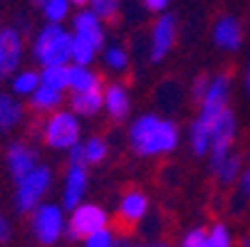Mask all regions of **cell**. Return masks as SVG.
I'll return each instance as SVG.
<instances>
[{
  "label": "cell",
  "instance_id": "cell-40",
  "mask_svg": "<svg viewBox=\"0 0 250 247\" xmlns=\"http://www.w3.org/2000/svg\"><path fill=\"white\" fill-rule=\"evenodd\" d=\"M245 84H248V94H250V67H248V82Z\"/></svg>",
  "mask_w": 250,
  "mask_h": 247
},
{
  "label": "cell",
  "instance_id": "cell-3",
  "mask_svg": "<svg viewBox=\"0 0 250 247\" xmlns=\"http://www.w3.org/2000/svg\"><path fill=\"white\" fill-rule=\"evenodd\" d=\"M38 133L42 138V144L47 149H55V151H69L75 144H80V119L75 112H52V114H45L40 126H38Z\"/></svg>",
  "mask_w": 250,
  "mask_h": 247
},
{
  "label": "cell",
  "instance_id": "cell-7",
  "mask_svg": "<svg viewBox=\"0 0 250 247\" xmlns=\"http://www.w3.org/2000/svg\"><path fill=\"white\" fill-rule=\"evenodd\" d=\"M233 141H235V116L226 107V109H221L216 121H213V133H210V171H216L226 161V156L233 149Z\"/></svg>",
  "mask_w": 250,
  "mask_h": 247
},
{
  "label": "cell",
  "instance_id": "cell-6",
  "mask_svg": "<svg viewBox=\"0 0 250 247\" xmlns=\"http://www.w3.org/2000/svg\"><path fill=\"white\" fill-rule=\"evenodd\" d=\"M25 57V32L15 25H3L0 30V79H8L22 67Z\"/></svg>",
  "mask_w": 250,
  "mask_h": 247
},
{
  "label": "cell",
  "instance_id": "cell-32",
  "mask_svg": "<svg viewBox=\"0 0 250 247\" xmlns=\"http://www.w3.org/2000/svg\"><path fill=\"white\" fill-rule=\"evenodd\" d=\"M206 235H208L206 228H196V230H191V232L184 237V247H201L203 240H206Z\"/></svg>",
  "mask_w": 250,
  "mask_h": 247
},
{
  "label": "cell",
  "instance_id": "cell-38",
  "mask_svg": "<svg viewBox=\"0 0 250 247\" xmlns=\"http://www.w3.org/2000/svg\"><path fill=\"white\" fill-rule=\"evenodd\" d=\"M240 247H250V235H245V237L240 240Z\"/></svg>",
  "mask_w": 250,
  "mask_h": 247
},
{
  "label": "cell",
  "instance_id": "cell-5",
  "mask_svg": "<svg viewBox=\"0 0 250 247\" xmlns=\"http://www.w3.org/2000/svg\"><path fill=\"white\" fill-rule=\"evenodd\" d=\"M64 208L55 203H40L30 213V232L42 247H52L64 235Z\"/></svg>",
  "mask_w": 250,
  "mask_h": 247
},
{
  "label": "cell",
  "instance_id": "cell-41",
  "mask_svg": "<svg viewBox=\"0 0 250 247\" xmlns=\"http://www.w3.org/2000/svg\"><path fill=\"white\" fill-rule=\"evenodd\" d=\"M0 30H3V22H0Z\"/></svg>",
  "mask_w": 250,
  "mask_h": 247
},
{
  "label": "cell",
  "instance_id": "cell-34",
  "mask_svg": "<svg viewBox=\"0 0 250 247\" xmlns=\"http://www.w3.org/2000/svg\"><path fill=\"white\" fill-rule=\"evenodd\" d=\"M10 237H13V225H10L5 213H0V245L10 242Z\"/></svg>",
  "mask_w": 250,
  "mask_h": 247
},
{
  "label": "cell",
  "instance_id": "cell-21",
  "mask_svg": "<svg viewBox=\"0 0 250 247\" xmlns=\"http://www.w3.org/2000/svg\"><path fill=\"white\" fill-rule=\"evenodd\" d=\"M228 94H230V77L228 75L213 77L201 99V107H228Z\"/></svg>",
  "mask_w": 250,
  "mask_h": 247
},
{
  "label": "cell",
  "instance_id": "cell-22",
  "mask_svg": "<svg viewBox=\"0 0 250 247\" xmlns=\"http://www.w3.org/2000/svg\"><path fill=\"white\" fill-rule=\"evenodd\" d=\"M32 5L35 10H40L45 22H57V25H62L69 18V8H72L69 0H32Z\"/></svg>",
  "mask_w": 250,
  "mask_h": 247
},
{
  "label": "cell",
  "instance_id": "cell-16",
  "mask_svg": "<svg viewBox=\"0 0 250 247\" xmlns=\"http://www.w3.org/2000/svg\"><path fill=\"white\" fill-rule=\"evenodd\" d=\"M146 208H149V200H146L144 193H139V190H126L124 193V198L119 203V218L126 225V230L146 215Z\"/></svg>",
  "mask_w": 250,
  "mask_h": 247
},
{
  "label": "cell",
  "instance_id": "cell-19",
  "mask_svg": "<svg viewBox=\"0 0 250 247\" xmlns=\"http://www.w3.org/2000/svg\"><path fill=\"white\" fill-rule=\"evenodd\" d=\"M104 104V94L99 89H89V92H75L69 99V107L77 116H94Z\"/></svg>",
  "mask_w": 250,
  "mask_h": 247
},
{
  "label": "cell",
  "instance_id": "cell-9",
  "mask_svg": "<svg viewBox=\"0 0 250 247\" xmlns=\"http://www.w3.org/2000/svg\"><path fill=\"white\" fill-rule=\"evenodd\" d=\"M5 166L13 181H20L22 175H27L32 168L40 166L38 151H35L27 141H13L5 149Z\"/></svg>",
  "mask_w": 250,
  "mask_h": 247
},
{
  "label": "cell",
  "instance_id": "cell-14",
  "mask_svg": "<svg viewBox=\"0 0 250 247\" xmlns=\"http://www.w3.org/2000/svg\"><path fill=\"white\" fill-rule=\"evenodd\" d=\"M72 35H77V38L92 42L97 50H102L104 45V27H102V20L92 13V10H80L75 18H72Z\"/></svg>",
  "mask_w": 250,
  "mask_h": 247
},
{
  "label": "cell",
  "instance_id": "cell-24",
  "mask_svg": "<svg viewBox=\"0 0 250 247\" xmlns=\"http://www.w3.org/2000/svg\"><path fill=\"white\" fill-rule=\"evenodd\" d=\"M40 82L52 87V89H69V64H60V67H42L40 69Z\"/></svg>",
  "mask_w": 250,
  "mask_h": 247
},
{
  "label": "cell",
  "instance_id": "cell-17",
  "mask_svg": "<svg viewBox=\"0 0 250 247\" xmlns=\"http://www.w3.org/2000/svg\"><path fill=\"white\" fill-rule=\"evenodd\" d=\"M27 101H30V109L35 114H42L45 116V114H52V112H57L62 107L64 96H62L60 89H52V87H47V84L40 82V87L27 96Z\"/></svg>",
  "mask_w": 250,
  "mask_h": 247
},
{
  "label": "cell",
  "instance_id": "cell-23",
  "mask_svg": "<svg viewBox=\"0 0 250 247\" xmlns=\"http://www.w3.org/2000/svg\"><path fill=\"white\" fill-rule=\"evenodd\" d=\"M99 77L87 69L84 64H69V89L72 92H89V89H99Z\"/></svg>",
  "mask_w": 250,
  "mask_h": 247
},
{
  "label": "cell",
  "instance_id": "cell-1",
  "mask_svg": "<svg viewBox=\"0 0 250 247\" xmlns=\"http://www.w3.org/2000/svg\"><path fill=\"white\" fill-rule=\"evenodd\" d=\"M129 144L139 156H161L178 146V126L154 114L139 116L129 129Z\"/></svg>",
  "mask_w": 250,
  "mask_h": 247
},
{
  "label": "cell",
  "instance_id": "cell-42",
  "mask_svg": "<svg viewBox=\"0 0 250 247\" xmlns=\"http://www.w3.org/2000/svg\"><path fill=\"white\" fill-rule=\"evenodd\" d=\"M154 247H161V245H154Z\"/></svg>",
  "mask_w": 250,
  "mask_h": 247
},
{
  "label": "cell",
  "instance_id": "cell-39",
  "mask_svg": "<svg viewBox=\"0 0 250 247\" xmlns=\"http://www.w3.org/2000/svg\"><path fill=\"white\" fill-rule=\"evenodd\" d=\"M69 3H72V5H87L89 0H69Z\"/></svg>",
  "mask_w": 250,
  "mask_h": 247
},
{
  "label": "cell",
  "instance_id": "cell-36",
  "mask_svg": "<svg viewBox=\"0 0 250 247\" xmlns=\"http://www.w3.org/2000/svg\"><path fill=\"white\" fill-rule=\"evenodd\" d=\"M168 3H171V0H144V8L149 13H164L168 8Z\"/></svg>",
  "mask_w": 250,
  "mask_h": 247
},
{
  "label": "cell",
  "instance_id": "cell-10",
  "mask_svg": "<svg viewBox=\"0 0 250 247\" xmlns=\"http://www.w3.org/2000/svg\"><path fill=\"white\" fill-rule=\"evenodd\" d=\"M226 107H201L198 119L191 124V149L196 156H206L210 151V133H213V121Z\"/></svg>",
  "mask_w": 250,
  "mask_h": 247
},
{
  "label": "cell",
  "instance_id": "cell-28",
  "mask_svg": "<svg viewBox=\"0 0 250 247\" xmlns=\"http://www.w3.org/2000/svg\"><path fill=\"white\" fill-rule=\"evenodd\" d=\"M106 158V141L104 138H89L84 141V161L87 163H102Z\"/></svg>",
  "mask_w": 250,
  "mask_h": 247
},
{
  "label": "cell",
  "instance_id": "cell-30",
  "mask_svg": "<svg viewBox=\"0 0 250 247\" xmlns=\"http://www.w3.org/2000/svg\"><path fill=\"white\" fill-rule=\"evenodd\" d=\"M104 62H106V67H112V69H117V72H122V69H126V64H129L126 50H122L119 45H112L109 50H106V55H104Z\"/></svg>",
  "mask_w": 250,
  "mask_h": 247
},
{
  "label": "cell",
  "instance_id": "cell-15",
  "mask_svg": "<svg viewBox=\"0 0 250 247\" xmlns=\"http://www.w3.org/2000/svg\"><path fill=\"white\" fill-rule=\"evenodd\" d=\"M213 42H216L221 50H228V52L238 50L240 42H243L240 22H238L235 18H230V15H223V18L216 22V27H213Z\"/></svg>",
  "mask_w": 250,
  "mask_h": 247
},
{
  "label": "cell",
  "instance_id": "cell-33",
  "mask_svg": "<svg viewBox=\"0 0 250 247\" xmlns=\"http://www.w3.org/2000/svg\"><path fill=\"white\" fill-rule=\"evenodd\" d=\"M208 84H210V77H206V75H201V77L193 82V87H191L193 92H191V94H193V99H196V101H201V99H203V94H206Z\"/></svg>",
  "mask_w": 250,
  "mask_h": 247
},
{
  "label": "cell",
  "instance_id": "cell-43",
  "mask_svg": "<svg viewBox=\"0 0 250 247\" xmlns=\"http://www.w3.org/2000/svg\"><path fill=\"white\" fill-rule=\"evenodd\" d=\"M119 247H126V245H119Z\"/></svg>",
  "mask_w": 250,
  "mask_h": 247
},
{
  "label": "cell",
  "instance_id": "cell-37",
  "mask_svg": "<svg viewBox=\"0 0 250 247\" xmlns=\"http://www.w3.org/2000/svg\"><path fill=\"white\" fill-rule=\"evenodd\" d=\"M240 193H243V198H250V168L243 173V178H240Z\"/></svg>",
  "mask_w": 250,
  "mask_h": 247
},
{
  "label": "cell",
  "instance_id": "cell-26",
  "mask_svg": "<svg viewBox=\"0 0 250 247\" xmlns=\"http://www.w3.org/2000/svg\"><path fill=\"white\" fill-rule=\"evenodd\" d=\"M218 175V181L223 183V186H228V183H233L235 178H238V173H240V156H235V153H228L226 156V161L213 171Z\"/></svg>",
  "mask_w": 250,
  "mask_h": 247
},
{
  "label": "cell",
  "instance_id": "cell-11",
  "mask_svg": "<svg viewBox=\"0 0 250 247\" xmlns=\"http://www.w3.org/2000/svg\"><path fill=\"white\" fill-rule=\"evenodd\" d=\"M87 193V168L84 163H67L64 173V190H62V208L75 210Z\"/></svg>",
  "mask_w": 250,
  "mask_h": 247
},
{
  "label": "cell",
  "instance_id": "cell-18",
  "mask_svg": "<svg viewBox=\"0 0 250 247\" xmlns=\"http://www.w3.org/2000/svg\"><path fill=\"white\" fill-rule=\"evenodd\" d=\"M104 107H106V112H109V116H112L114 121L126 119L131 104H129V94H126L124 84L114 82V84L106 87V92H104Z\"/></svg>",
  "mask_w": 250,
  "mask_h": 247
},
{
  "label": "cell",
  "instance_id": "cell-25",
  "mask_svg": "<svg viewBox=\"0 0 250 247\" xmlns=\"http://www.w3.org/2000/svg\"><path fill=\"white\" fill-rule=\"evenodd\" d=\"M97 57V47L82 38H77V35H72V62L75 64H84L89 67Z\"/></svg>",
  "mask_w": 250,
  "mask_h": 247
},
{
  "label": "cell",
  "instance_id": "cell-12",
  "mask_svg": "<svg viewBox=\"0 0 250 247\" xmlns=\"http://www.w3.org/2000/svg\"><path fill=\"white\" fill-rule=\"evenodd\" d=\"M176 42V18L161 15L151 30V62H161Z\"/></svg>",
  "mask_w": 250,
  "mask_h": 247
},
{
  "label": "cell",
  "instance_id": "cell-13",
  "mask_svg": "<svg viewBox=\"0 0 250 247\" xmlns=\"http://www.w3.org/2000/svg\"><path fill=\"white\" fill-rule=\"evenodd\" d=\"M25 121V107L20 96L10 92H0V136L15 131Z\"/></svg>",
  "mask_w": 250,
  "mask_h": 247
},
{
  "label": "cell",
  "instance_id": "cell-29",
  "mask_svg": "<svg viewBox=\"0 0 250 247\" xmlns=\"http://www.w3.org/2000/svg\"><path fill=\"white\" fill-rule=\"evenodd\" d=\"M201 247H230V235H228V230H226L221 223L213 225V228L208 230V235H206V240H203Z\"/></svg>",
  "mask_w": 250,
  "mask_h": 247
},
{
  "label": "cell",
  "instance_id": "cell-31",
  "mask_svg": "<svg viewBox=\"0 0 250 247\" xmlns=\"http://www.w3.org/2000/svg\"><path fill=\"white\" fill-rule=\"evenodd\" d=\"M84 247H114V235L102 228V230H94L92 235L84 237Z\"/></svg>",
  "mask_w": 250,
  "mask_h": 247
},
{
  "label": "cell",
  "instance_id": "cell-4",
  "mask_svg": "<svg viewBox=\"0 0 250 247\" xmlns=\"http://www.w3.org/2000/svg\"><path fill=\"white\" fill-rule=\"evenodd\" d=\"M50 188H52V171L40 163L27 175H22L20 181H15V195H13L15 210L22 215H30L40 203H45V195L50 193Z\"/></svg>",
  "mask_w": 250,
  "mask_h": 247
},
{
  "label": "cell",
  "instance_id": "cell-8",
  "mask_svg": "<svg viewBox=\"0 0 250 247\" xmlns=\"http://www.w3.org/2000/svg\"><path fill=\"white\" fill-rule=\"evenodd\" d=\"M106 228V213L99 205L92 203H80L72 210V218H69L67 228H64V237L69 240H84L87 235H92L94 230Z\"/></svg>",
  "mask_w": 250,
  "mask_h": 247
},
{
  "label": "cell",
  "instance_id": "cell-20",
  "mask_svg": "<svg viewBox=\"0 0 250 247\" xmlns=\"http://www.w3.org/2000/svg\"><path fill=\"white\" fill-rule=\"evenodd\" d=\"M10 82V94L20 96V99H27L35 89L40 87V72H35V69H18V72H13L8 77Z\"/></svg>",
  "mask_w": 250,
  "mask_h": 247
},
{
  "label": "cell",
  "instance_id": "cell-2",
  "mask_svg": "<svg viewBox=\"0 0 250 247\" xmlns=\"http://www.w3.org/2000/svg\"><path fill=\"white\" fill-rule=\"evenodd\" d=\"M32 59L40 67H60L72 62V32L57 22H45L30 40Z\"/></svg>",
  "mask_w": 250,
  "mask_h": 247
},
{
  "label": "cell",
  "instance_id": "cell-27",
  "mask_svg": "<svg viewBox=\"0 0 250 247\" xmlns=\"http://www.w3.org/2000/svg\"><path fill=\"white\" fill-rule=\"evenodd\" d=\"M92 3V13L99 18V20H106L112 22L117 15H119V0H89Z\"/></svg>",
  "mask_w": 250,
  "mask_h": 247
},
{
  "label": "cell",
  "instance_id": "cell-35",
  "mask_svg": "<svg viewBox=\"0 0 250 247\" xmlns=\"http://www.w3.org/2000/svg\"><path fill=\"white\" fill-rule=\"evenodd\" d=\"M69 163H84L87 166V161H84V144H75L72 149H69Z\"/></svg>",
  "mask_w": 250,
  "mask_h": 247
}]
</instances>
